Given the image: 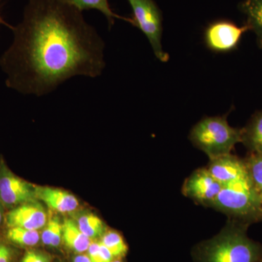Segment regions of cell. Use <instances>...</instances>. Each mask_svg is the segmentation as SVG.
<instances>
[{
  "label": "cell",
  "instance_id": "cell-25",
  "mask_svg": "<svg viewBox=\"0 0 262 262\" xmlns=\"http://www.w3.org/2000/svg\"><path fill=\"white\" fill-rule=\"evenodd\" d=\"M74 262H92L88 255L80 254L74 258Z\"/></svg>",
  "mask_w": 262,
  "mask_h": 262
},
{
  "label": "cell",
  "instance_id": "cell-16",
  "mask_svg": "<svg viewBox=\"0 0 262 262\" xmlns=\"http://www.w3.org/2000/svg\"><path fill=\"white\" fill-rule=\"evenodd\" d=\"M5 237L10 243L20 247L36 246L40 239L39 230L20 227H7Z\"/></svg>",
  "mask_w": 262,
  "mask_h": 262
},
{
  "label": "cell",
  "instance_id": "cell-7",
  "mask_svg": "<svg viewBox=\"0 0 262 262\" xmlns=\"http://www.w3.org/2000/svg\"><path fill=\"white\" fill-rule=\"evenodd\" d=\"M249 30L246 24L238 27L230 20H215L205 30V45L213 53H230L238 47L243 35Z\"/></svg>",
  "mask_w": 262,
  "mask_h": 262
},
{
  "label": "cell",
  "instance_id": "cell-13",
  "mask_svg": "<svg viewBox=\"0 0 262 262\" xmlns=\"http://www.w3.org/2000/svg\"><path fill=\"white\" fill-rule=\"evenodd\" d=\"M62 241L67 247L78 253L87 251L91 244V239L80 230L77 222L70 219L63 222Z\"/></svg>",
  "mask_w": 262,
  "mask_h": 262
},
{
  "label": "cell",
  "instance_id": "cell-28",
  "mask_svg": "<svg viewBox=\"0 0 262 262\" xmlns=\"http://www.w3.org/2000/svg\"><path fill=\"white\" fill-rule=\"evenodd\" d=\"M260 262H262V258H261V261H260Z\"/></svg>",
  "mask_w": 262,
  "mask_h": 262
},
{
  "label": "cell",
  "instance_id": "cell-27",
  "mask_svg": "<svg viewBox=\"0 0 262 262\" xmlns=\"http://www.w3.org/2000/svg\"><path fill=\"white\" fill-rule=\"evenodd\" d=\"M112 262H122L121 260L120 259V258H115V259L113 260Z\"/></svg>",
  "mask_w": 262,
  "mask_h": 262
},
{
  "label": "cell",
  "instance_id": "cell-9",
  "mask_svg": "<svg viewBox=\"0 0 262 262\" xmlns=\"http://www.w3.org/2000/svg\"><path fill=\"white\" fill-rule=\"evenodd\" d=\"M206 168L222 187L251 183L244 160L232 153L209 160Z\"/></svg>",
  "mask_w": 262,
  "mask_h": 262
},
{
  "label": "cell",
  "instance_id": "cell-1",
  "mask_svg": "<svg viewBox=\"0 0 262 262\" xmlns=\"http://www.w3.org/2000/svg\"><path fill=\"white\" fill-rule=\"evenodd\" d=\"M13 42L0 57L7 87L42 96L75 77L102 74L105 43L67 0H29L12 27Z\"/></svg>",
  "mask_w": 262,
  "mask_h": 262
},
{
  "label": "cell",
  "instance_id": "cell-12",
  "mask_svg": "<svg viewBox=\"0 0 262 262\" xmlns=\"http://www.w3.org/2000/svg\"><path fill=\"white\" fill-rule=\"evenodd\" d=\"M241 143L250 153L262 154V110L253 114L243 127Z\"/></svg>",
  "mask_w": 262,
  "mask_h": 262
},
{
  "label": "cell",
  "instance_id": "cell-15",
  "mask_svg": "<svg viewBox=\"0 0 262 262\" xmlns=\"http://www.w3.org/2000/svg\"><path fill=\"white\" fill-rule=\"evenodd\" d=\"M67 1L82 13L84 10H97L101 12L107 19L110 28L113 27L115 18L125 20L134 25V20L132 18L120 16L114 13L112 8H110L108 0H67Z\"/></svg>",
  "mask_w": 262,
  "mask_h": 262
},
{
  "label": "cell",
  "instance_id": "cell-22",
  "mask_svg": "<svg viewBox=\"0 0 262 262\" xmlns=\"http://www.w3.org/2000/svg\"><path fill=\"white\" fill-rule=\"evenodd\" d=\"M14 251L9 245L0 241V262H13Z\"/></svg>",
  "mask_w": 262,
  "mask_h": 262
},
{
  "label": "cell",
  "instance_id": "cell-18",
  "mask_svg": "<svg viewBox=\"0 0 262 262\" xmlns=\"http://www.w3.org/2000/svg\"><path fill=\"white\" fill-rule=\"evenodd\" d=\"M77 224L80 230L90 239L102 237L106 232L102 220L93 213H86L80 215L77 219Z\"/></svg>",
  "mask_w": 262,
  "mask_h": 262
},
{
  "label": "cell",
  "instance_id": "cell-3",
  "mask_svg": "<svg viewBox=\"0 0 262 262\" xmlns=\"http://www.w3.org/2000/svg\"><path fill=\"white\" fill-rule=\"evenodd\" d=\"M242 128L229 125L227 115L205 117L191 129L189 139L196 149L209 160L231 154L236 144L241 143Z\"/></svg>",
  "mask_w": 262,
  "mask_h": 262
},
{
  "label": "cell",
  "instance_id": "cell-4",
  "mask_svg": "<svg viewBox=\"0 0 262 262\" xmlns=\"http://www.w3.org/2000/svg\"><path fill=\"white\" fill-rule=\"evenodd\" d=\"M211 208L248 226L262 222V202L251 183L222 187Z\"/></svg>",
  "mask_w": 262,
  "mask_h": 262
},
{
  "label": "cell",
  "instance_id": "cell-26",
  "mask_svg": "<svg viewBox=\"0 0 262 262\" xmlns=\"http://www.w3.org/2000/svg\"><path fill=\"white\" fill-rule=\"evenodd\" d=\"M0 24H4V25L8 26V27H9L10 29H11L12 27H10V26L8 25V24H7L6 22H5L4 20H3V18H2L1 15H0Z\"/></svg>",
  "mask_w": 262,
  "mask_h": 262
},
{
  "label": "cell",
  "instance_id": "cell-17",
  "mask_svg": "<svg viewBox=\"0 0 262 262\" xmlns=\"http://www.w3.org/2000/svg\"><path fill=\"white\" fill-rule=\"evenodd\" d=\"M244 160L251 186L262 202V154L248 152Z\"/></svg>",
  "mask_w": 262,
  "mask_h": 262
},
{
  "label": "cell",
  "instance_id": "cell-8",
  "mask_svg": "<svg viewBox=\"0 0 262 262\" xmlns=\"http://www.w3.org/2000/svg\"><path fill=\"white\" fill-rule=\"evenodd\" d=\"M222 186L206 168L196 169L184 181L182 192L198 205L211 208Z\"/></svg>",
  "mask_w": 262,
  "mask_h": 262
},
{
  "label": "cell",
  "instance_id": "cell-6",
  "mask_svg": "<svg viewBox=\"0 0 262 262\" xmlns=\"http://www.w3.org/2000/svg\"><path fill=\"white\" fill-rule=\"evenodd\" d=\"M0 200L8 211L37 200L36 186L13 173L3 156H0Z\"/></svg>",
  "mask_w": 262,
  "mask_h": 262
},
{
  "label": "cell",
  "instance_id": "cell-11",
  "mask_svg": "<svg viewBox=\"0 0 262 262\" xmlns=\"http://www.w3.org/2000/svg\"><path fill=\"white\" fill-rule=\"evenodd\" d=\"M36 196L51 209L61 213L75 211L79 201L75 195L63 189L48 187H36Z\"/></svg>",
  "mask_w": 262,
  "mask_h": 262
},
{
  "label": "cell",
  "instance_id": "cell-21",
  "mask_svg": "<svg viewBox=\"0 0 262 262\" xmlns=\"http://www.w3.org/2000/svg\"><path fill=\"white\" fill-rule=\"evenodd\" d=\"M51 256L47 253L38 251H28L26 252L20 262H50Z\"/></svg>",
  "mask_w": 262,
  "mask_h": 262
},
{
  "label": "cell",
  "instance_id": "cell-2",
  "mask_svg": "<svg viewBox=\"0 0 262 262\" xmlns=\"http://www.w3.org/2000/svg\"><path fill=\"white\" fill-rule=\"evenodd\" d=\"M248 227L227 221L218 234L193 247V262H260L262 244L248 237Z\"/></svg>",
  "mask_w": 262,
  "mask_h": 262
},
{
  "label": "cell",
  "instance_id": "cell-14",
  "mask_svg": "<svg viewBox=\"0 0 262 262\" xmlns=\"http://www.w3.org/2000/svg\"><path fill=\"white\" fill-rule=\"evenodd\" d=\"M239 9L246 15V24L254 32L258 47L262 49V0H244Z\"/></svg>",
  "mask_w": 262,
  "mask_h": 262
},
{
  "label": "cell",
  "instance_id": "cell-23",
  "mask_svg": "<svg viewBox=\"0 0 262 262\" xmlns=\"http://www.w3.org/2000/svg\"><path fill=\"white\" fill-rule=\"evenodd\" d=\"M88 256L92 262H103L101 258V251H100V242H91L89 249H88Z\"/></svg>",
  "mask_w": 262,
  "mask_h": 262
},
{
  "label": "cell",
  "instance_id": "cell-20",
  "mask_svg": "<svg viewBox=\"0 0 262 262\" xmlns=\"http://www.w3.org/2000/svg\"><path fill=\"white\" fill-rule=\"evenodd\" d=\"M101 243L107 248L115 258L124 257L128 251L125 239L117 231L110 230L105 232L101 237Z\"/></svg>",
  "mask_w": 262,
  "mask_h": 262
},
{
  "label": "cell",
  "instance_id": "cell-10",
  "mask_svg": "<svg viewBox=\"0 0 262 262\" xmlns=\"http://www.w3.org/2000/svg\"><path fill=\"white\" fill-rule=\"evenodd\" d=\"M48 221L44 207L37 201L28 202L8 210L5 213L7 227H20L34 230L43 229Z\"/></svg>",
  "mask_w": 262,
  "mask_h": 262
},
{
  "label": "cell",
  "instance_id": "cell-19",
  "mask_svg": "<svg viewBox=\"0 0 262 262\" xmlns=\"http://www.w3.org/2000/svg\"><path fill=\"white\" fill-rule=\"evenodd\" d=\"M63 238V224L58 217L48 219L47 224L43 227L41 239L43 244L57 248L61 244Z\"/></svg>",
  "mask_w": 262,
  "mask_h": 262
},
{
  "label": "cell",
  "instance_id": "cell-5",
  "mask_svg": "<svg viewBox=\"0 0 262 262\" xmlns=\"http://www.w3.org/2000/svg\"><path fill=\"white\" fill-rule=\"evenodd\" d=\"M133 10L134 27H138L147 38L155 56L162 62L169 60V55L162 46L163 16L154 0H127Z\"/></svg>",
  "mask_w": 262,
  "mask_h": 262
},
{
  "label": "cell",
  "instance_id": "cell-24",
  "mask_svg": "<svg viewBox=\"0 0 262 262\" xmlns=\"http://www.w3.org/2000/svg\"><path fill=\"white\" fill-rule=\"evenodd\" d=\"M5 210L6 208H5L4 205L0 200V229H1L2 225L5 224V213H6Z\"/></svg>",
  "mask_w": 262,
  "mask_h": 262
}]
</instances>
